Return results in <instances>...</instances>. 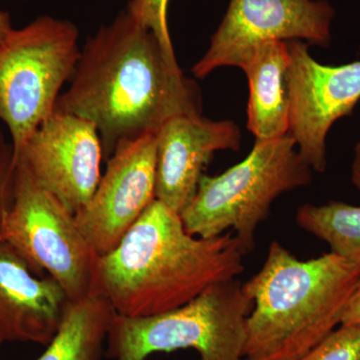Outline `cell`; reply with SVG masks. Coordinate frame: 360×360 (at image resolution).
I'll return each mask as SVG.
<instances>
[{"instance_id": "1", "label": "cell", "mask_w": 360, "mask_h": 360, "mask_svg": "<svg viewBox=\"0 0 360 360\" xmlns=\"http://www.w3.org/2000/svg\"><path fill=\"white\" fill-rule=\"evenodd\" d=\"M56 110L94 123L103 160L124 142L158 134L177 116H198L202 97L150 30L123 11L90 37Z\"/></svg>"}, {"instance_id": "2", "label": "cell", "mask_w": 360, "mask_h": 360, "mask_svg": "<svg viewBox=\"0 0 360 360\" xmlns=\"http://www.w3.org/2000/svg\"><path fill=\"white\" fill-rule=\"evenodd\" d=\"M245 257L233 232L191 236L179 213L155 200L115 250L98 257L91 295L103 296L122 316L165 314L236 279Z\"/></svg>"}, {"instance_id": "3", "label": "cell", "mask_w": 360, "mask_h": 360, "mask_svg": "<svg viewBox=\"0 0 360 360\" xmlns=\"http://www.w3.org/2000/svg\"><path fill=\"white\" fill-rule=\"evenodd\" d=\"M360 279L359 265L329 252L298 259L277 241L243 290L252 300L245 360H302L336 326Z\"/></svg>"}, {"instance_id": "4", "label": "cell", "mask_w": 360, "mask_h": 360, "mask_svg": "<svg viewBox=\"0 0 360 360\" xmlns=\"http://www.w3.org/2000/svg\"><path fill=\"white\" fill-rule=\"evenodd\" d=\"M311 168L290 134L255 141L245 160L224 174H203L198 191L179 213L191 236L217 238L232 229L245 255L255 248L258 225L281 194L309 186Z\"/></svg>"}, {"instance_id": "5", "label": "cell", "mask_w": 360, "mask_h": 360, "mask_svg": "<svg viewBox=\"0 0 360 360\" xmlns=\"http://www.w3.org/2000/svg\"><path fill=\"white\" fill-rule=\"evenodd\" d=\"M252 300L236 279L210 286L186 304L146 317L115 315L106 340L112 360H146L158 352L195 350L200 360H245Z\"/></svg>"}, {"instance_id": "6", "label": "cell", "mask_w": 360, "mask_h": 360, "mask_svg": "<svg viewBox=\"0 0 360 360\" xmlns=\"http://www.w3.org/2000/svg\"><path fill=\"white\" fill-rule=\"evenodd\" d=\"M82 51L77 26L40 16L0 41V122L11 134L14 156L56 110Z\"/></svg>"}, {"instance_id": "7", "label": "cell", "mask_w": 360, "mask_h": 360, "mask_svg": "<svg viewBox=\"0 0 360 360\" xmlns=\"http://www.w3.org/2000/svg\"><path fill=\"white\" fill-rule=\"evenodd\" d=\"M8 243L39 276L51 277L70 300L91 295L98 257L78 227L75 214L42 188L16 161L13 200L1 226Z\"/></svg>"}, {"instance_id": "8", "label": "cell", "mask_w": 360, "mask_h": 360, "mask_svg": "<svg viewBox=\"0 0 360 360\" xmlns=\"http://www.w3.org/2000/svg\"><path fill=\"white\" fill-rule=\"evenodd\" d=\"M333 7L324 0H231L210 49L193 66L194 77H207L224 66L243 70L259 45L307 40L328 46Z\"/></svg>"}, {"instance_id": "9", "label": "cell", "mask_w": 360, "mask_h": 360, "mask_svg": "<svg viewBox=\"0 0 360 360\" xmlns=\"http://www.w3.org/2000/svg\"><path fill=\"white\" fill-rule=\"evenodd\" d=\"M290 124L302 160L323 172L326 136L333 123L349 115L360 101V61L340 66L323 65L310 56L309 44L288 41Z\"/></svg>"}, {"instance_id": "10", "label": "cell", "mask_w": 360, "mask_h": 360, "mask_svg": "<svg viewBox=\"0 0 360 360\" xmlns=\"http://www.w3.org/2000/svg\"><path fill=\"white\" fill-rule=\"evenodd\" d=\"M14 158L73 214L89 202L101 181L98 131L94 123L71 113L54 110Z\"/></svg>"}, {"instance_id": "11", "label": "cell", "mask_w": 360, "mask_h": 360, "mask_svg": "<svg viewBox=\"0 0 360 360\" xmlns=\"http://www.w3.org/2000/svg\"><path fill=\"white\" fill-rule=\"evenodd\" d=\"M106 163L91 200L75 214L98 257L115 250L156 200V134L120 144Z\"/></svg>"}, {"instance_id": "12", "label": "cell", "mask_w": 360, "mask_h": 360, "mask_svg": "<svg viewBox=\"0 0 360 360\" xmlns=\"http://www.w3.org/2000/svg\"><path fill=\"white\" fill-rule=\"evenodd\" d=\"M240 146V129L231 120L213 122L202 115L168 120L156 134V200L181 212L214 153Z\"/></svg>"}, {"instance_id": "13", "label": "cell", "mask_w": 360, "mask_h": 360, "mask_svg": "<svg viewBox=\"0 0 360 360\" xmlns=\"http://www.w3.org/2000/svg\"><path fill=\"white\" fill-rule=\"evenodd\" d=\"M70 302L49 276H39L0 239V341L47 345Z\"/></svg>"}, {"instance_id": "14", "label": "cell", "mask_w": 360, "mask_h": 360, "mask_svg": "<svg viewBox=\"0 0 360 360\" xmlns=\"http://www.w3.org/2000/svg\"><path fill=\"white\" fill-rule=\"evenodd\" d=\"M288 41L274 40L259 45L243 68L250 85L248 129L257 141H272L288 134Z\"/></svg>"}, {"instance_id": "15", "label": "cell", "mask_w": 360, "mask_h": 360, "mask_svg": "<svg viewBox=\"0 0 360 360\" xmlns=\"http://www.w3.org/2000/svg\"><path fill=\"white\" fill-rule=\"evenodd\" d=\"M115 315L101 295L70 300L56 335L35 360H101Z\"/></svg>"}, {"instance_id": "16", "label": "cell", "mask_w": 360, "mask_h": 360, "mask_svg": "<svg viewBox=\"0 0 360 360\" xmlns=\"http://www.w3.org/2000/svg\"><path fill=\"white\" fill-rule=\"evenodd\" d=\"M295 219L303 231L328 243L331 253L360 266V206L338 201L304 205Z\"/></svg>"}, {"instance_id": "17", "label": "cell", "mask_w": 360, "mask_h": 360, "mask_svg": "<svg viewBox=\"0 0 360 360\" xmlns=\"http://www.w3.org/2000/svg\"><path fill=\"white\" fill-rule=\"evenodd\" d=\"M302 360H360V324L340 326Z\"/></svg>"}, {"instance_id": "18", "label": "cell", "mask_w": 360, "mask_h": 360, "mask_svg": "<svg viewBox=\"0 0 360 360\" xmlns=\"http://www.w3.org/2000/svg\"><path fill=\"white\" fill-rule=\"evenodd\" d=\"M168 4L169 0H130L125 11L155 35L168 56L176 58L168 30Z\"/></svg>"}, {"instance_id": "19", "label": "cell", "mask_w": 360, "mask_h": 360, "mask_svg": "<svg viewBox=\"0 0 360 360\" xmlns=\"http://www.w3.org/2000/svg\"><path fill=\"white\" fill-rule=\"evenodd\" d=\"M16 161L13 143L0 131V226L13 200Z\"/></svg>"}, {"instance_id": "20", "label": "cell", "mask_w": 360, "mask_h": 360, "mask_svg": "<svg viewBox=\"0 0 360 360\" xmlns=\"http://www.w3.org/2000/svg\"><path fill=\"white\" fill-rule=\"evenodd\" d=\"M360 324V279L343 309L340 326Z\"/></svg>"}, {"instance_id": "21", "label": "cell", "mask_w": 360, "mask_h": 360, "mask_svg": "<svg viewBox=\"0 0 360 360\" xmlns=\"http://www.w3.org/2000/svg\"><path fill=\"white\" fill-rule=\"evenodd\" d=\"M352 180L354 186L360 191V141L354 149V163L352 168Z\"/></svg>"}, {"instance_id": "22", "label": "cell", "mask_w": 360, "mask_h": 360, "mask_svg": "<svg viewBox=\"0 0 360 360\" xmlns=\"http://www.w3.org/2000/svg\"><path fill=\"white\" fill-rule=\"evenodd\" d=\"M13 30L8 14L0 11V41Z\"/></svg>"}, {"instance_id": "23", "label": "cell", "mask_w": 360, "mask_h": 360, "mask_svg": "<svg viewBox=\"0 0 360 360\" xmlns=\"http://www.w3.org/2000/svg\"><path fill=\"white\" fill-rule=\"evenodd\" d=\"M4 345V342L2 341H0V349H1V345Z\"/></svg>"}]
</instances>
